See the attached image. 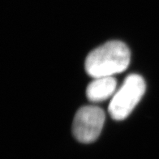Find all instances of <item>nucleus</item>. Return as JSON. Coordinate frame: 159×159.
I'll list each match as a JSON object with an SVG mask.
<instances>
[{
    "label": "nucleus",
    "mask_w": 159,
    "mask_h": 159,
    "mask_svg": "<svg viewBox=\"0 0 159 159\" xmlns=\"http://www.w3.org/2000/svg\"><path fill=\"white\" fill-rule=\"evenodd\" d=\"M130 57V50L125 43L111 41L89 54L85 70L93 78L111 76L128 68Z\"/></svg>",
    "instance_id": "obj_1"
},
{
    "label": "nucleus",
    "mask_w": 159,
    "mask_h": 159,
    "mask_svg": "<svg viewBox=\"0 0 159 159\" xmlns=\"http://www.w3.org/2000/svg\"><path fill=\"white\" fill-rule=\"evenodd\" d=\"M145 82L137 74L129 75L110 103L109 113L115 120L128 117L145 92Z\"/></svg>",
    "instance_id": "obj_2"
},
{
    "label": "nucleus",
    "mask_w": 159,
    "mask_h": 159,
    "mask_svg": "<svg viewBox=\"0 0 159 159\" xmlns=\"http://www.w3.org/2000/svg\"><path fill=\"white\" fill-rule=\"evenodd\" d=\"M105 121V113L97 106H86L76 112L72 131L75 139L81 143L93 142L100 135Z\"/></svg>",
    "instance_id": "obj_3"
},
{
    "label": "nucleus",
    "mask_w": 159,
    "mask_h": 159,
    "mask_svg": "<svg viewBox=\"0 0 159 159\" xmlns=\"http://www.w3.org/2000/svg\"><path fill=\"white\" fill-rule=\"evenodd\" d=\"M117 82L112 76L95 78L87 87L86 95L89 100L98 102L107 100L113 94L116 89Z\"/></svg>",
    "instance_id": "obj_4"
}]
</instances>
